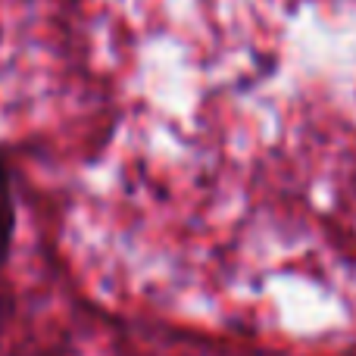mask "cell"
Wrapping results in <instances>:
<instances>
[{
  "instance_id": "cell-1",
  "label": "cell",
  "mask_w": 356,
  "mask_h": 356,
  "mask_svg": "<svg viewBox=\"0 0 356 356\" xmlns=\"http://www.w3.org/2000/svg\"><path fill=\"white\" fill-rule=\"evenodd\" d=\"M13 194H10V181H6V172L0 169V263L6 259V250H10L13 241Z\"/></svg>"
}]
</instances>
